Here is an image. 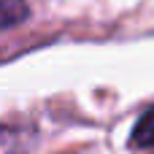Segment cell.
<instances>
[{
    "instance_id": "obj_1",
    "label": "cell",
    "mask_w": 154,
    "mask_h": 154,
    "mask_svg": "<svg viewBox=\"0 0 154 154\" xmlns=\"http://www.w3.org/2000/svg\"><path fill=\"white\" fill-rule=\"evenodd\" d=\"M130 146H133V149H143V152L154 149V108L146 111V114L135 122L133 135H130Z\"/></svg>"
},
{
    "instance_id": "obj_2",
    "label": "cell",
    "mask_w": 154,
    "mask_h": 154,
    "mask_svg": "<svg viewBox=\"0 0 154 154\" xmlns=\"http://www.w3.org/2000/svg\"><path fill=\"white\" fill-rule=\"evenodd\" d=\"M30 14L24 0H3V30H11L14 24L24 22V16Z\"/></svg>"
}]
</instances>
